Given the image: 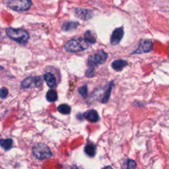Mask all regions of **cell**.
I'll list each match as a JSON object with an SVG mask.
<instances>
[{"label": "cell", "mask_w": 169, "mask_h": 169, "mask_svg": "<svg viewBox=\"0 0 169 169\" xmlns=\"http://www.w3.org/2000/svg\"><path fill=\"white\" fill-rule=\"evenodd\" d=\"M89 46V44L82 39H73L67 41L64 45V50L66 52L76 53L83 51Z\"/></svg>", "instance_id": "6da1fadb"}, {"label": "cell", "mask_w": 169, "mask_h": 169, "mask_svg": "<svg viewBox=\"0 0 169 169\" xmlns=\"http://www.w3.org/2000/svg\"><path fill=\"white\" fill-rule=\"evenodd\" d=\"M6 33L11 39L22 45H25L29 39V34L23 29L8 28L6 29Z\"/></svg>", "instance_id": "7a4b0ae2"}, {"label": "cell", "mask_w": 169, "mask_h": 169, "mask_svg": "<svg viewBox=\"0 0 169 169\" xmlns=\"http://www.w3.org/2000/svg\"><path fill=\"white\" fill-rule=\"evenodd\" d=\"M33 155L39 160L47 159L53 156L50 149L45 143H38L33 147Z\"/></svg>", "instance_id": "3957f363"}, {"label": "cell", "mask_w": 169, "mask_h": 169, "mask_svg": "<svg viewBox=\"0 0 169 169\" xmlns=\"http://www.w3.org/2000/svg\"><path fill=\"white\" fill-rule=\"evenodd\" d=\"M108 58V54L101 50L97 53L90 55L88 58V64L90 68L95 69V66L103 64Z\"/></svg>", "instance_id": "277c9868"}, {"label": "cell", "mask_w": 169, "mask_h": 169, "mask_svg": "<svg viewBox=\"0 0 169 169\" xmlns=\"http://www.w3.org/2000/svg\"><path fill=\"white\" fill-rule=\"evenodd\" d=\"M8 6L14 11H26L29 9L32 2L30 0H8Z\"/></svg>", "instance_id": "5b68a950"}, {"label": "cell", "mask_w": 169, "mask_h": 169, "mask_svg": "<svg viewBox=\"0 0 169 169\" xmlns=\"http://www.w3.org/2000/svg\"><path fill=\"white\" fill-rule=\"evenodd\" d=\"M42 85V80L40 77H29L23 81L21 87L23 89H28L30 87H39Z\"/></svg>", "instance_id": "8992f818"}, {"label": "cell", "mask_w": 169, "mask_h": 169, "mask_svg": "<svg viewBox=\"0 0 169 169\" xmlns=\"http://www.w3.org/2000/svg\"><path fill=\"white\" fill-rule=\"evenodd\" d=\"M152 50H153V43L151 40L149 39L143 40L140 42L138 48L134 52L133 54L147 53L149 52L150 51H151Z\"/></svg>", "instance_id": "52a82bcc"}, {"label": "cell", "mask_w": 169, "mask_h": 169, "mask_svg": "<svg viewBox=\"0 0 169 169\" xmlns=\"http://www.w3.org/2000/svg\"><path fill=\"white\" fill-rule=\"evenodd\" d=\"M74 13L77 17L83 21L90 20L93 17V12L91 10L87 9L77 8L75 9Z\"/></svg>", "instance_id": "ba28073f"}, {"label": "cell", "mask_w": 169, "mask_h": 169, "mask_svg": "<svg viewBox=\"0 0 169 169\" xmlns=\"http://www.w3.org/2000/svg\"><path fill=\"white\" fill-rule=\"evenodd\" d=\"M124 36V28L122 27L116 29L112 33L110 38V43L112 45H117L120 42Z\"/></svg>", "instance_id": "9c48e42d"}, {"label": "cell", "mask_w": 169, "mask_h": 169, "mask_svg": "<svg viewBox=\"0 0 169 169\" xmlns=\"http://www.w3.org/2000/svg\"><path fill=\"white\" fill-rule=\"evenodd\" d=\"M44 79H45L47 85L50 88H55L59 83L54 74L51 72L46 73L44 76Z\"/></svg>", "instance_id": "30bf717a"}, {"label": "cell", "mask_w": 169, "mask_h": 169, "mask_svg": "<svg viewBox=\"0 0 169 169\" xmlns=\"http://www.w3.org/2000/svg\"><path fill=\"white\" fill-rule=\"evenodd\" d=\"M83 116L87 120L91 122H97L100 120L99 115L95 110H87L85 112Z\"/></svg>", "instance_id": "8fae6325"}, {"label": "cell", "mask_w": 169, "mask_h": 169, "mask_svg": "<svg viewBox=\"0 0 169 169\" xmlns=\"http://www.w3.org/2000/svg\"><path fill=\"white\" fill-rule=\"evenodd\" d=\"M85 153L91 157L95 156L97 153V147L95 144H94L92 142H89L86 145L85 147Z\"/></svg>", "instance_id": "7c38bea8"}, {"label": "cell", "mask_w": 169, "mask_h": 169, "mask_svg": "<svg viewBox=\"0 0 169 169\" xmlns=\"http://www.w3.org/2000/svg\"><path fill=\"white\" fill-rule=\"evenodd\" d=\"M128 62L123 60H117L114 61L112 64V67L114 70L117 71H120L122 70L123 69L128 66Z\"/></svg>", "instance_id": "4fadbf2b"}, {"label": "cell", "mask_w": 169, "mask_h": 169, "mask_svg": "<svg viewBox=\"0 0 169 169\" xmlns=\"http://www.w3.org/2000/svg\"><path fill=\"white\" fill-rule=\"evenodd\" d=\"M84 40L89 44H95L97 40V37L95 33L91 30H87L84 34Z\"/></svg>", "instance_id": "5bb4252c"}, {"label": "cell", "mask_w": 169, "mask_h": 169, "mask_svg": "<svg viewBox=\"0 0 169 169\" xmlns=\"http://www.w3.org/2000/svg\"><path fill=\"white\" fill-rule=\"evenodd\" d=\"M13 140L11 139H1L0 140V145H1L6 151H8L13 147Z\"/></svg>", "instance_id": "9a60e30c"}, {"label": "cell", "mask_w": 169, "mask_h": 169, "mask_svg": "<svg viewBox=\"0 0 169 169\" xmlns=\"http://www.w3.org/2000/svg\"><path fill=\"white\" fill-rule=\"evenodd\" d=\"M46 98L50 103L55 102L58 100V94L54 90H49L46 93Z\"/></svg>", "instance_id": "2e32d148"}, {"label": "cell", "mask_w": 169, "mask_h": 169, "mask_svg": "<svg viewBox=\"0 0 169 169\" xmlns=\"http://www.w3.org/2000/svg\"><path fill=\"white\" fill-rule=\"evenodd\" d=\"M78 25L77 22H66L62 25V29L65 31H70L76 29Z\"/></svg>", "instance_id": "e0dca14e"}, {"label": "cell", "mask_w": 169, "mask_h": 169, "mask_svg": "<svg viewBox=\"0 0 169 169\" xmlns=\"http://www.w3.org/2000/svg\"><path fill=\"white\" fill-rule=\"evenodd\" d=\"M58 111L62 114H69L71 112V107L68 104H62L58 106Z\"/></svg>", "instance_id": "ac0fdd59"}, {"label": "cell", "mask_w": 169, "mask_h": 169, "mask_svg": "<svg viewBox=\"0 0 169 169\" xmlns=\"http://www.w3.org/2000/svg\"><path fill=\"white\" fill-rule=\"evenodd\" d=\"M114 87V83L113 82H110V84H109V86L108 87L107 90H106L105 94H104V96L103 97V103H106L108 101V100L110 98V94H111V91H112V87Z\"/></svg>", "instance_id": "d6986e66"}, {"label": "cell", "mask_w": 169, "mask_h": 169, "mask_svg": "<svg viewBox=\"0 0 169 169\" xmlns=\"http://www.w3.org/2000/svg\"><path fill=\"white\" fill-rule=\"evenodd\" d=\"M78 91L80 95L83 98H86L87 97V95H88V89H87V85H83L81 87H79Z\"/></svg>", "instance_id": "ffe728a7"}, {"label": "cell", "mask_w": 169, "mask_h": 169, "mask_svg": "<svg viewBox=\"0 0 169 169\" xmlns=\"http://www.w3.org/2000/svg\"><path fill=\"white\" fill-rule=\"evenodd\" d=\"M127 169H135L137 166L136 162L134 160H128L127 162Z\"/></svg>", "instance_id": "44dd1931"}, {"label": "cell", "mask_w": 169, "mask_h": 169, "mask_svg": "<svg viewBox=\"0 0 169 169\" xmlns=\"http://www.w3.org/2000/svg\"><path fill=\"white\" fill-rule=\"evenodd\" d=\"M8 95V89H6L5 87H2V88L0 89V97L2 98H5L7 97Z\"/></svg>", "instance_id": "7402d4cb"}, {"label": "cell", "mask_w": 169, "mask_h": 169, "mask_svg": "<svg viewBox=\"0 0 169 169\" xmlns=\"http://www.w3.org/2000/svg\"><path fill=\"white\" fill-rule=\"evenodd\" d=\"M71 169H83L82 167L77 166V165H73L71 168Z\"/></svg>", "instance_id": "603a6c76"}, {"label": "cell", "mask_w": 169, "mask_h": 169, "mask_svg": "<svg viewBox=\"0 0 169 169\" xmlns=\"http://www.w3.org/2000/svg\"><path fill=\"white\" fill-rule=\"evenodd\" d=\"M103 169H113V168H112L111 166H106L104 168H103Z\"/></svg>", "instance_id": "cb8c5ba5"}, {"label": "cell", "mask_w": 169, "mask_h": 169, "mask_svg": "<svg viewBox=\"0 0 169 169\" xmlns=\"http://www.w3.org/2000/svg\"><path fill=\"white\" fill-rule=\"evenodd\" d=\"M0 69H3V67H0Z\"/></svg>", "instance_id": "d4e9b609"}]
</instances>
